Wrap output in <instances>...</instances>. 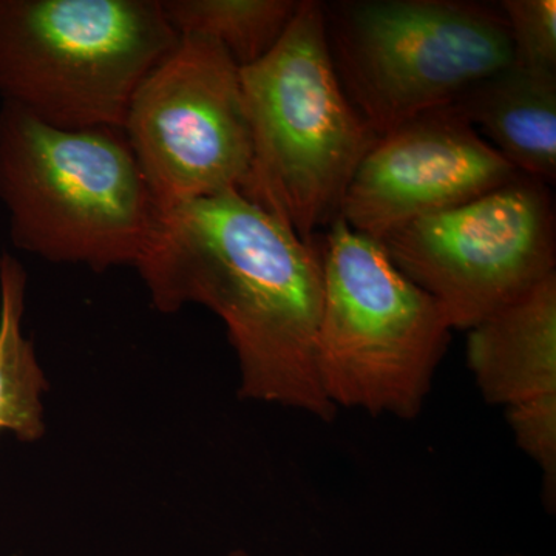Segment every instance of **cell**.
Masks as SVG:
<instances>
[{
	"label": "cell",
	"instance_id": "obj_1",
	"mask_svg": "<svg viewBox=\"0 0 556 556\" xmlns=\"http://www.w3.org/2000/svg\"><path fill=\"white\" fill-rule=\"evenodd\" d=\"M153 308L217 314L239 362V396L331 422L317 372L324 255L237 192L163 212L139 260Z\"/></svg>",
	"mask_w": 556,
	"mask_h": 556
},
{
	"label": "cell",
	"instance_id": "obj_2",
	"mask_svg": "<svg viewBox=\"0 0 556 556\" xmlns=\"http://www.w3.org/2000/svg\"><path fill=\"white\" fill-rule=\"evenodd\" d=\"M240 80L252 141L240 195L314 243L380 138L340 83L324 3L299 2L276 47L240 68Z\"/></svg>",
	"mask_w": 556,
	"mask_h": 556
},
{
	"label": "cell",
	"instance_id": "obj_3",
	"mask_svg": "<svg viewBox=\"0 0 556 556\" xmlns=\"http://www.w3.org/2000/svg\"><path fill=\"white\" fill-rule=\"evenodd\" d=\"M0 201L14 247L104 273L137 266L161 212L123 129H60L0 105Z\"/></svg>",
	"mask_w": 556,
	"mask_h": 556
},
{
	"label": "cell",
	"instance_id": "obj_4",
	"mask_svg": "<svg viewBox=\"0 0 556 556\" xmlns=\"http://www.w3.org/2000/svg\"><path fill=\"white\" fill-rule=\"evenodd\" d=\"M317 372L336 409L412 420L426 405L452 325L379 241L342 217L328 226Z\"/></svg>",
	"mask_w": 556,
	"mask_h": 556
},
{
	"label": "cell",
	"instance_id": "obj_5",
	"mask_svg": "<svg viewBox=\"0 0 556 556\" xmlns=\"http://www.w3.org/2000/svg\"><path fill=\"white\" fill-rule=\"evenodd\" d=\"M178 38L161 0H0V100L60 129H123Z\"/></svg>",
	"mask_w": 556,
	"mask_h": 556
},
{
	"label": "cell",
	"instance_id": "obj_6",
	"mask_svg": "<svg viewBox=\"0 0 556 556\" xmlns=\"http://www.w3.org/2000/svg\"><path fill=\"white\" fill-rule=\"evenodd\" d=\"M343 89L383 137L448 108L514 62L501 7L463 0H361L324 5Z\"/></svg>",
	"mask_w": 556,
	"mask_h": 556
},
{
	"label": "cell",
	"instance_id": "obj_7",
	"mask_svg": "<svg viewBox=\"0 0 556 556\" xmlns=\"http://www.w3.org/2000/svg\"><path fill=\"white\" fill-rule=\"evenodd\" d=\"M551 189L521 177L447 211L413 219L379 243L437 300L453 329L473 328L556 273Z\"/></svg>",
	"mask_w": 556,
	"mask_h": 556
},
{
	"label": "cell",
	"instance_id": "obj_8",
	"mask_svg": "<svg viewBox=\"0 0 556 556\" xmlns=\"http://www.w3.org/2000/svg\"><path fill=\"white\" fill-rule=\"evenodd\" d=\"M123 131L161 214L247 186L252 141L240 67L212 39L179 35L135 91Z\"/></svg>",
	"mask_w": 556,
	"mask_h": 556
},
{
	"label": "cell",
	"instance_id": "obj_9",
	"mask_svg": "<svg viewBox=\"0 0 556 556\" xmlns=\"http://www.w3.org/2000/svg\"><path fill=\"white\" fill-rule=\"evenodd\" d=\"M521 175L448 105L378 139L348 186L340 217L379 241Z\"/></svg>",
	"mask_w": 556,
	"mask_h": 556
},
{
	"label": "cell",
	"instance_id": "obj_10",
	"mask_svg": "<svg viewBox=\"0 0 556 556\" xmlns=\"http://www.w3.org/2000/svg\"><path fill=\"white\" fill-rule=\"evenodd\" d=\"M467 364L506 415L556 405V273L468 329Z\"/></svg>",
	"mask_w": 556,
	"mask_h": 556
},
{
	"label": "cell",
	"instance_id": "obj_11",
	"mask_svg": "<svg viewBox=\"0 0 556 556\" xmlns=\"http://www.w3.org/2000/svg\"><path fill=\"white\" fill-rule=\"evenodd\" d=\"M452 108L526 177L556 178V73L511 62L460 94Z\"/></svg>",
	"mask_w": 556,
	"mask_h": 556
},
{
	"label": "cell",
	"instance_id": "obj_12",
	"mask_svg": "<svg viewBox=\"0 0 556 556\" xmlns=\"http://www.w3.org/2000/svg\"><path fill=\"white\" fill-rule=\"evenodd\" d=\"M27 273L16 257L0 255V433L21 442H38L46 434L43 396L49 391L31 340L22 321Z\"/></svg>",
	"mask_w": 556,
	"mask_h": 556
},
{
	"label": "cell",
	"instance_id": "obj_13",
	"mask_svg": "<svg viewBox=\"0 0 556 556\" xmlns=\"http://www.w3.org/2000/svg\"><path fill=\"white\" fill-rule=\"evenodd\" d=\"M179 35L217 42L240 68L276 47L298 10L295 0H161Z\"/></svg>",
	"mask_w": 556,
	"mask_h": 556
},
{
	"label": "cell",
	"instance_id": "obj_14",
	"mask_svg": "<svg viewBox=\"0 0 556 556\" xmlns=\"http://www.w3.org/2000/svg\"><path fill=\"white\" fill-rule=\"evenodd\" d=\"M514 42V62L556 73L555 0H504L500 3Z\"/></svg>",
	"mask_w": 556,
	"mask_h": 556
},
{
	"label": "cell",
	"instance_id": "obj_15",
	"mask_svg": "<svg viewBox=\"0 0 556 556\" xmlns=\"http://www.w3.org/2000/svg\"><path fill=\"white\" fill-rule=\"evenodd\" d=\"M226 556H252L251 554H248L247 551H243V548H237V551L229 552Z\"/></svg>",
	"mask_w": 556,
	"mask_h": 556
},
{
	"label": "cell",
	"instance_id": "obj_16",
	"mask_svg": "<svg viewBox=\"0 0 556 556\" xmlns=\"http://www.w3.org/2000/svg\"><path fill=\"white\" fill-rule=\"evenodd\" d=\"M501 556H525V555H519V554H508V555H501Z\"/></svg>",
	"mask_w": 556,
	"mask_h": 556
}]
</instances>
